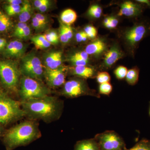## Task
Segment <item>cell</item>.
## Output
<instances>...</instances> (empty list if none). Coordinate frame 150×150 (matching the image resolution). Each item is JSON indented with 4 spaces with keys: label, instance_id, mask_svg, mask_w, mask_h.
I'll use <instances>...</instances> for the list:
<instances>
[{
    "label": "cell",
    "instance_id": "6da1fadb",
    "mask_svg": "<svg viewBox=\"0 0 150 150\" xmlns=\"http://www.w3.org/2000/svg\"><path fill=\"white\" fill-rule=\"evenodd\" d=\"M21 107L25 116L32 120H42L50 123L59 119L64 108V102L55 97L21 101Z\"/></svg>",
    "mask_w": 150,
    "mask_h": 150
},
{
    "label": "cell",
    "instance_id": "7a4b0ae2",
    "mask_svg": "<svg viewBox=\"0 0 150 150\" xmlns=\"http://www.w3.org/2000/svg\"><path fill=\"white\" fill-rule=\"evenodd\" d=\"M38 125L33 120L23 121L14 126L6 133L4 144L6 150H13L25 146L40 137Z\"/></svg>",
    "mask_w": 150,
    "mask_h": 150
},
{
    "label": "cell",
    "instance_id": "3957f363",
    "mask_svg": "<svg viewBox=\"0 0 150 150\" xmlns=\"http://www.w3.org/2000/svg\"><path fill=\"white\" fill-rule=\"evenodd\" d=\"M19 93L24 101L49 96L50 91L40 81L23 76L20 81Z\"/></svg>",
    "mask_w": 150,
    "mask_h": 150
},
{
    "label": "cell",
    "instance_id": "277c9868",
    "mask_svg": "<svg viewBox=\"0 0 150 150\" xmlns=\"http://www.w3.org/2000/svg\"><path fill=\"white\" fill-rule=\"evenodd\" d=\"M25 116L21 103L8 97L0 96V123L6 124Z\"/></svg>",
    "mask_w": 150,
    "mask_h": 150
},
{
    "label": "cell",
    "instance_id": "5b68a950",
    "mask_svg": "<svg viewBox=\"0 0 150 150\" xmlns=\"http://www.w3.org/2000/svg\"><path fill=\"white\" fill-rule=\"evenodd\" d=\"M21 74L15 62L0 60V79L4 86L12 91L17 89Z\"/></svg>",
    "mask_w": 150,
    "mask_h": 150
},
{
    "label": "cell",
    "instance_id": "8992f818",
    "mask_svg": "<svg viewBox=\"0 0 150 150\" xmlns=\"http://www.w3.org/2000/svg\"><path fill=\"white\" fill-rule=\"evenodd\" d=\"M61 93L63 96L69 98L85 95L100 98L95 91L88 87L85 81L80 79H71L65 82Z\"/></svg>",
    "mask_w": 150,
    "mask_h": 150
},
{
    "label": "cell",
    "instance_id": "52a82bcc",
    "mask_svg": "<svg viewBox=\"0 0 150 150\" xmlns=\"http://www.w3.org/2000/svg\"><path fill=\"white\" fill-rule=\"evenodd\" d=\"M20 70L23 76L37 80L41 81L44 77V71L41 61L33 53L23 58Z\"/></svg>",
    "mask_w": 150,
    "mask_h": 150
},
{
    "label": "cell",
    "instance_id": "ba28073f",
    "mask_svg": "<svg viewBox=\"0 0 150 150\" xmlns=\"http://www.w3.org/2000/svg\"><path fill=\"white\" fill-rule=\"evenodd\" d=\"M100 150H124L126 145L121 136L113 131H106L94 137Z\"/></svg>",
    "mask_w": 150,
    "mask_h": 150
},
{
    "label": "cell",
    "instance_id": "9c48e42d",
    "mask_svg": "<svg viewBox=\"0 0 150 150\" xmlns=\"http://www.w3.org/2000/svg\"><path fill=\"white\" fill-rule=\"evenodd\" d=\"M150 32L149 25L144 22L137 23L126 31L125 39L128 45L134 49Z\"/></svg>",
    "mask_w": 150,
    "mask_h": 150
},
{
    "label": "cell",
    "instance_id": "30bf717a",
    "mask_svg": "<svg viewBox=\"0 0 150 150\" xmlns=\"http://www.w3.org/2000/svg\"><path fill=\"white\" fill-rule=\"evenodd\" d=\"M65 68L60 67L56 69L46 68L44 77L48 86L52 88L58 87L65 83Z\"/></svg>",
    "mask_w": 150,
    "mask_h": 150
},
{
    "label": "cell",
    "instance_id": "8fae6325",
    "mask_svg": "<svg viewBox=\"0 0 150 150\" xmlns=\"http://www.w3.org/2000/svg\"><path fill=\"white\" fill-rule=\"evenodd\" d=\"M143 12V8L139 4L127 1L121 4L118 12V16L135 17L140 15Z\"/></svg>",
    "mask_w": 150,
    "mask_h": 150
},
{
    "label": "cell",
    "instance_id": "7c38bea8",
    "mask_svg": "<svg viewBox=\"0 0 150 150\" xmlns=\"http://www.w3.org/2000/svg\"><path fill=\"white\" fill-rule=\"evenodd\" d=\"M24 44L19 40L11 41L7 45L4 50L5 55L12 58H21L23 57L25 52Z\"/></svg>",
    "mask_w": 150,
    "mask_h": 150
},
{
    "label": "cell",
    "instance_id": "4fadbf2b",
    "mask_svg": "<svg viewBox=\"0 0 150 150\" xmlns=\"http://www.w3.org/2000/svg\"><path fill=\"white\" fill-rule=\"evenodd\" d=\"M62 62V53L60 51L49 52L45 56L44 64L47 69H56L61 67Z\"/></svg>",
    "mask_w": 150,
    "mask_h": 150
},
{
    "label": "cell",
    "instance_id": "5bb4252c",
    "mask_svg": "<svg viewBox=\"0 0 150 150\" xmlns=\"http://www.w3.org/2000/svg\"><path fill=\"white\" fill-rule=\"evenodd\" d=\"M123 54L117 46H113L105 54L104 65L106 68H110L119 59L122 58Z\"/></svg>",
    "mask_w": 150,
    "mask_h": 150
},
{
    "label": "cell",
    "instance_id": "9a60e30c",
    "mask_svg": "<svg viewBox=\"0 0 150 150\" xmlns=\"http://www.w3.org/2000/svg\"><path fill=\"white\" fill-rule=\"evenodd\" d=\"M105 48L106 45L104 41L100 39H97L88 45L85 51L88 55L97 56L103 53Z\"/></svg>",
    "mask_w": 150,
    "mask_h": 150
},
{
    "label": "cell",
    "instance_id": "2e32d148",
    "mask_svg": "<svg viewBox=\"0 0 150 150\" xmlns=\"http://www.w3.org/2000/svg\"><path fill=\"white\" fill-rule=\"evenodd\" d=\"M74 150H100L99 146L94 138L77 142Z\"/></svg>",
    "mask_w": 150,
    "mask_h": 150
},
{
    "label": "cell",
    "instance_id": "e0dca14e",
    "mask_svg": "<svg viewBox=\"0 0 150 150\" xmlns=\"http://www.w3.org/2000/svg\"><path fill=\"white\" fill-rule=\"evenodd\" d=\"M72 73L75 76L83 79L91 78L95 76V71L94 69L86 66L75 67Z\"/></svg>",
    "mask_w": 150,
    "mask_h": 150
},
{
    "label": "cell",
    "instance_id": "ac0fdd59",
    "mask_svg": "<svg viewBox=\"0 0 150 150\" xmlns=\"http://www.w3.org/2000/svg\"><path fill=\"white\" fill-rule=\"evenodd\" d=\"M32 7L28 1H23L21 12L19 14V20L22 23L27 22L31 18Z\"/></svg>",
    "mask_w": 150,
    "mask_h": 150
},
{
    "label": "cell",
    "instance_id": "d6986e66",
    "mask_svg": "<svg viewBox=\"0 0 150 150\" xmlns=\"http://www.w3.org/2000/svg\"><path fill=\"white\" fill-rule=\"evenodd\" d=\"M77 18V15L76 12L71 9H67L63 11L60 16L63 23L69 25L74 23Z\"/></svg>",
    "mask_w": 150,
    "mask_h": 150
},
{
    "label": "cell",
    "instance_id": "ffe728a7",
    "mask_svg": "<svg viewBox=\"0 0 150 150\" xmlns=\"http://www.w3.org/2000/svg\"><path fill=\"white\" fill-rule=\"evenodd\" d=\"M139 70L137 67L128 70L126 76V81L130 85H135L139 81Z\"/></svg>",
    "mask_w": 150,
    "mask_h": 150
},
{
    "label": "cell",
    "instance_id": "44dd1931",
    "mask_svg": "<svg viewBox=\"0 0 150 150\" xmlns=\"http://www.w3.org/2000/svg\"><path fill=\"white\" fill-rule=\"evenodd\" d=\"M12 25V21L8 16L0 11V32H6Z\"/></svg>",
    "mask_w": 150,
    "mask_h": 150
},
{
    "label": "cell",
    "instance_id": "7402d4cb",
    "mask_svg": "<svg viewBox=\"0 0 150 150\" xmlns=\"http://www.w3.org/2000/svg\"><path fill=\"white\" fill-rule=\"evenodd\" d=\"M33 43L38 49H45L51 46V44L47 41L44 35H38L31 38Z\"/></svg>",
    "mask_w": 150,
    "mask_h": 150
},
{
    "label": "cell",
    "instance_id": "603a6c76",
    "mask_svg": "<svg viewBox=\"0 0 150 150\" xmlns=\"http://www.w3.org/2000/svg\"><path fill=\"white\" fill-rule=\"evenodd\" d=\"M124 150H150V140L142 139L131 149Z\"/></svg>",
    "mask_w": 150,
    "mask_h": 150
},
{
    "label": "cell",
    "instance_id": "cb8c5ba5",
    "mask_svg": "<svg viewBox=\"0 0 150 150\" xmlns=\"http://www.w3.org/2000/svg\"><path fill=\"white\" fill-rule=\"evenodd\" d=\"M102 13V8L97 5L91 6L88 11L89 15L96 18H98L100 17Z\"/></svg>",
    "mask_w": 150,
    "mask_h": 150
},
{
    "label": "cell",
    "instance_id": "d4e9b609",
    "mask_svg": "<svg viewBox=\"0 0 150 150\" xmlns=\"http://www.w3.org/2000/svg\"><path fill=\"white\" fill-rule=\"evenodd\" d=\"M5 9L8 16H12L15 15L19 14L21 11V7L20 5L8 4L5 6Z\"/></svg>",
    "mask_w": 150,
    "mask_h": 150
},
{
    "label": "cell",
    "instance_id": "484cf974",
    "mask_svg": "<svg viewBox=\"0 0 150 150\" xmlns=\"http://www.w3.org/2000/svg\"><path fill=\"white\" fill-rule=\"evenodd\" d=\"M43 35L47 41L51 44H56L59 43V36L55 31H51Z\"/></svg>",
    "mask_w": 150,
    "mask_h": 150
},
{
    "label": "cell",
    "instance_id": "4316f807",
    "mask_svg": "<svg viewBox=\"0 0 150 150\" xmlns=\"http://www.w3.org/2000/svg\"><path fill=\"white\" fill-rule=\"evenodd\" d=\"M112 85L109 82L100 84L99 86V93L105 95L109 96L112 91Z\"/></svg>",
    "mask_w": 150,
    "mask_h": 150
},
{
    "label": "cell",
    "instance_id": "83f0119b",
    "mask_svg": "<svg viewBox=\"0 0 150 150\" xmlns=\"http://www.w3.org/2000/svg\"><path fill=\"white\" fill-rule=\"evenodd\" d=\"M128 70L126 67L120 66L114 71L115 77L118 79L122 80L126 78Z\"/></svg>",
    "mask_w": 150,
    "mask_h": 150
},
{
    "label": "cell",
    "instance_id": "f1b7e54d",
    "mask_svg": "<svg viewBox=\"0 0 150 150\" xmlns=\"http://www.w3.org/2000/svg\"><path fill=\"white\" fill-rule=\"evenodd\" d=\"M97 81L100 84L105 83L109 82L110 81V76L108 73L102 72L98 73L97 75Z\"/></svg>",
    "mask_w": 150,
    "mask_h": 150
},
{
    "label": "cell",
    "instance_id": "f546056e",
    "mask_svg": "<svg viewBox=\"0 0 150 150\" xmlns=\"http://www.w3.org/2000/svg\"><path fill=\"white\" fill-rule=\"evenodd\" d=\"M84 31L88 38H94L97 34V30L92 25H87L84 28Z\"/></svg>",
    "mask_w": 150,
    "mask_h": 150
},
{
    "label": "cell",
    "instance_id": "4dcf8cb0",
    "mask_svg": "<svg viewBox=\"0 0 150 150\" xmlns=\"http://www.w3.org/2000/svg\"><path fill=\"white\" fill-rule=\"evenodd\" d=\"M31 34V30L28 25L15 36L20 39H24L28 38Z\"/></svg>",
    "mask_w": 150,
    "mask_h": 150
},
{
    "label": "cell",
    "instance_id": "1f68e13d",
    "mask_svg": "<svg viewBox=\"0 0 150 150\" xmlns=\"http://www.w3.org/2000/svg\"><path fill=\"white\" fill-rule=\"evenodd\" d=\"M70 62L73 63L74 65H75L76 67L78 66H86L87 64V62L84 61V60L81 59L80 58L76 57L72 55L70 58Z\"/></svg>",
    "mask_w": 150,
    "mask_h": 150
},
{
    "label": "cell",
    "instance_id": "d6a6232c",
    "mask_svg": "<svg viewBox=\"0 0 150 150\" xmlns=\"http://www.w3.org/2000/svg\"><path fill=\"white\" fill-rule=\"evenodd\" d=\"M60 39L61 42L64 43H68L70 40L68 38L67 33L65 31L63 23L61 24L60 29Z\"/></svg>",
    "mask_w": 150,
    "mask_h": 150
},
{
    "label": "cell",
    "instance_id": "836d02e7",
    "mask_svg": "<svg viewBox=\"0 0 150 150\" xmlns=\"http://www.w3.org/2000/svg\"><path fill=\"white\" fill-rule=\"evenodd\" d=\"M32 26L34 28V29L37 31L43 30L46 28V26L43 25L35 17H33L32 19Z\"/></svg>",
    "mask_w": 150,
    "mask_h": 150
},
{
    "label": "cell",
    "instance_id": "e575fe53",
    "mask_svg": "<svg viewBox=\"0 0 150 150\" xmlns=\"http://www.w3.org/2000/svg\"><path fill=\"white\" fill-rule=\"evenodd\" d=\"M28 25L25 23H22L19 22L16 25L15 27L14 30L13 35L15 37L21 31L23 30Z\"/></svg>",
    "mask_w": 150,
    "mask_h": 150
},
{
    "label": "cell",
    "instance_id": "d590c367",
    "mask_svg": "<svg viewBox=\"0 0 150 150\" xmlns=\"http://www.w3.org/2000/svg\"><path fill=\"white\" fill-rule=\"evenodd\" d=\"M88 38V37L84 31H81L76 34V40L79 43H80L82 41H86L87 40Z\"/></svg>",
    "mask_w": 150,
    "mask_h": 150
},
{
    "label": "cell",
    "instance_id": "8d00e7d4",
    "mask_svg": "<svg viewBox=\"0 0 150 150\" xmlns=\"http://www.w3.org/2000/svg\"><path fill=\"white\" fill-rule=\"evenodd\" d=\"M34 17H35L43 25L46 27L48 24V19L45 16L43 15L42 14L38 13L35 14Z\"/></svg>",
    "mask_w": 150,
    "mask_h": 150
},
{
    "label": "cell",
    "instance_id": "74e56055",
    "mask_svg": "<svg viewBox=\"0 0 150 150\" xmlns=\"http://www.w3.org/2000/svg\"><path fill=\"white\" fill-rule=\"evenodd\" d=\"M118 21L117 18L113 17H110V22L105 26L108 28L112 29L115 28L118 25Z\"/></svg>",
    "mask_w": 150,
    "mask_h": 150
},
{
    "label": "cell",
    "instance_id": "f35d334b",
    "mask_svg": "<svg viewBox=\"0 0 150 150\" xmlns=\"http://www.w3.org/2000/svg\"><path fill=\"white\" fill-rule=\"evenodd\" d=\"M73 55L86 62H88L89 55L85 51L77 52Z\"/></svg>",
    "mask_w": 150,
    "mask_h": 150
},
{
    "label": "cell",
    "instance_id": "ab89813d",
    "mask_svg": "<svg viewBox=\"0 0 150 150\" xmlns=\"http://www.w3.org/2000/svg\"><path fill=\"white\" fill-rule=\"evenodd\" d=\"M63 26H64V28L65 31L67 33V35L69 38V40L71 39L73 36V31L72 28L71 27L70 25H67L63 23Z\"/></svg>",
    "mask_w": 150,
    "mask_h": 150
},
{
    "label": "cell",
    "instance_id": "60d3db41",
    "mask_svg": "<svg viewBox=\"0 0 150 150\" xmlns=\"http://www.w3.org/2000/svg\"><path fill=\"white\" fill-rule=\"evenodd\" d=\"M48 0H35L34 1V6L35 8L38 9L41 6L48 2Z\"/></svg>",
    "mask_w": 150,
    "mask_h": 150
},
{
    "label": "cell",
    "instance_id": "b9f144b4",
    "mask_svg": "<svg viewBox=\"0 0 150 150\" xmlns=\"http://www.w3.org/2000/svg\"><path fill=\"white\" fill-rule=\"evenodd\" d=\"M50 5H51V1H48V2L41 6L40 8L38 9V10L41 12H45L48 10Z\"/></svg>",
    "mask_w": 150,
    "mask_h": 150
},
{
    "label": "cell",
    "instance_id": "7bdbcfd3",
    "mask_svg": "<svg viewBox=\"0 0 150 150\" xmlns=\"http://www.w3.org/2000/svg\"><path fill=\"white\" fill-rule=\"evenodd\" d=\"M7 45V41L5 39L0 38V51L5 48Z\"/></svg>",
    "mask_w": 150,
    "mask_h": 150
},
{
    "label": "cell",
    "instance_id": "ee69618b",
    "mask_svg": "<svg viewBox=\"0 0 150 150\" xmlns=\"http://www.w3.org/2000/svg\"><path fill=\"white\" fill-rule=\"evenodd\" d=\"M9 4L13 5H20L23 3V1L21 0H8L7 1Z\"/></svg>",
    "mask_w": 150,
    "mask_h": 150
},
{
    "label": "cell",
    "instance_id": "f6af8a7d",
    "mask_svg": "<svg viewBox=\"0 0 150 150\" xmlns=\"http://www.w3.org/2000/svg\"><path fill=\"white\" fill-rule=\"evenodd\" d=\"M136 1L143 4L146 5L150 8V1L149 0H137Z\"/></svg>",
    "mask_w": 150,
    "mask_h": 150
},
{
    "label": "cell",
    "instance_id": "bcb514c9",
    "mask_svg": "<svg viewBox=\"0 0 150 150\" xmlns=\"http://www.w3.org/2000/svg\"><path fill=\"white\" fill-rule=\"evenodd\" d=\"M110 21V17H107L104 20V21H103V24H104V25L105 26L107 25V24H108V23H109Z\"/></svg>",
    "mask_w": 150,
    "mask_h": 150
},
{
    "label": "cell",
    "instance_id": "7dc6e473",
    "mask_svg": "<svg viewBox=\"0 0 150 150\" xmlns=\"http://www.w3.org/2000/svg\"><path fill=\"white\" fill-rule=\"evenodd\" d=\"M4 95H5L4 93L2 91H1V90L0 89V96H1Z\"/></svg>",
    "mask_w": 150,
    "mask_h": 150
},
{
    "label": "cell",
    "instance_id": "c3c4849f",
    "mask_svg": "<svg viewBox=\"0 0 150 150\" xmlns=\"http://www.w3.org/2000/svg\"><path fill=\"white\" fill-rule=\"evenodd\" d=\"M149 115L150 117V101L149 103Z\"/></svg>",
    "mask_w": 150,
    "mask_h": 150
},
{
    "label": "cell",
    "instance_id": "681fc988",
    "mask_svg": "<svg viewBox=\"0 0 150 150\" xmlns=\"http://www.w3.org/2000/svg\"><path fill=\"white\" fill-rule=\"evenodd\" d=\"M1 124V123H0ZM0 131H1V127H0Z\"/></svg>",
    "mask_w": 150,
    "mask_h": 150
}]
</instances>
